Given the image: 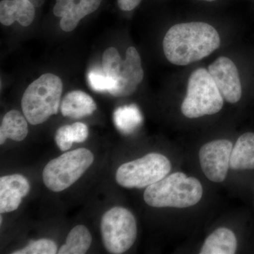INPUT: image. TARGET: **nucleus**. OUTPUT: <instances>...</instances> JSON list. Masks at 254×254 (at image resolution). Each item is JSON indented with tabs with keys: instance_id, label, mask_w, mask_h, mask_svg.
<instances>
[{
	"instance_id": "23",
	"label": "nucleus",
	"mask_w": 254,
	"mask_h": 254,
	"mask_svg": "<svg viewBox=\"0 0 254 254\" xmlns=\"http://www.w3.org/2000/svg\"><path fill=\"white\" fill-rule=\"evenodd\" d=\"M55 140L60 150L65 151L70 149L73 143H74L71 135V125L60 127L55 134Z\"/></svg>"
},
{
	"instance_id": "2",
	"label": "nucleus",
	"mask_w": 254,
	"mask_h": 254,
	"mask_svg": "<svg viewBox=\"0 0 254 254\" xmlns=\"http://www.w3.org/2000/svg\"><path fill=\"white\" fill-rule=\"evenodd\" d=\"M203 193L199 180L177 172L147 187L143 198L153 208H187L199 203Z\"/></svg>"
},
{
	"instance_id": "18",
	"label": "nucleus",
	"mask_w": 254,
	"mask_h": 254,
	"mask_svg": "<svg viewBox=\"0 0 254 254\" xmlns=\"http://www.w3.org/2000/svg\"><path fill=\"white\" fill-rule=\"evenodd\" d=\"M92 243L91 234L84 225L73 227L66 237V244L58 251L59 254H84Z\"/></svg>"
},
{
	"instance_id": "6",
	"label": "nucleus",
	"mask_w": 254,
	"mask_h": 254,
	"mask_svg": "<svg viewBox=\"0 0 254 254\" xmlns=\"http://www.w3.org/2000/svg\"><path fill=\"white\" fill-rule=\"evenodd\" d=\"M171 169V162L166 156L151 153L123 164L115 177L117 182L124 188H147L168 175Z\"/></svg>"
},
{
	"instance_id": "19",
	"label": "nucleus",
	"mask_w": 254,
	"mask_h": 254,
	"mask_svg": "<svg viewBox=\"0 0 254 254\" xmlns=\"http://www.w3.org/2000/svg\"><path fill=\"white\" fill-rule=\"evenodd\" d=\"M115 126L123 133L133 131L142 121L139 110L135 105L120 107L114 113Z\"/></svg>"
},
{
	"instance_id": "14",
	"label": "nucleus",
	"mask_w": 254,
	"mask_h": 254,
	"mask_svg": "<svg viewBox=\"0 0 254 254\" xmlns=\"http://www.w3.org/2000/svg\"><path fill=\"white\" fill-rule=\"evenodd\" d=\"M238 248L235 232L227 227H219L204 241L200 254H234Z\"/></svg>"
},
{
	"instance_id": "1",
	"label": "nucleus",
	"mask_w": 254,
	"mask_h": 254,
	"mask_svg": "<svg viewBox=\"0 0 254 254\" xmlns=\"http://www.w3.org/2000/svg\"><path fill=\"white\" fill-rule=\"evenodd\" d=\"M220 46L218 32L204 22L175 25L167 32L163 42L167 60L177 66H186L204 59Z\"/></svg>"
},
{
	"instance_id": "27",
	"label": "nucleus",
	"mask_w": 254,
	"mask_h": 254,
	"mask_svg": "<svg viewBox=\"0 0 254 254\" xmlns=\"http://www.w3.org/2000/svg\"><path fill=\"white\" fill-rule=\"evenodd\" d=\"M30 1H31L32 4L34 5L35 7L37 8V9H39L44 4L46 0H30Z\"/></svg>"
},
{
	"instance_id": "7",
	"label": "nucleus",
	"mask_w": 254,
	"mask_h": 254,
	"mask_svg": "<svg viewBox=\"0 0 254 254\" xmlns=\"http://www.w3.org/2000/svg\"><path fill=\"white\" fill-rule=\"evenodd\" d=\"M100 232L103 245L109 253H125L136 240L138 230L136 218L128 209L114 207L103 215Z\"/></svg>"
},
{
	"instance_id": "10",
	"label": "nucleus",
	"mask_w": 254,
	"mask_h": 254,
	"mask_svg": "<svg viewBox=\"0 0 254 254\" xmlns=\"http://www.w3.org/2000/svg\"><path fill=\"white\" fill-rule=\"evenodd\" d=\"M144 77L141 57L136 48L130 47L123 60L120 75L115 88L110 94L115 97H126L136 91Z\"/></svg>"
},
{
	"instance_id": "11",
	"label": "nucleus",
	"mask_w": 254,
	"mask_h": 254,
	"mask_svg": "<svg viewBox=\"0 0 254 254\" xmlns=\"http://www.w3.org/2000/svg\"><path fill=\"white\" fill-rule=\"evenodd\" d=\"M31 190L26 177L19 174L6 175L0 178V213H6L17 210L23 197Z\"/></svg>"
},
{
	"instance_id": "4",
	"label": "nucleus",
	"mask_w": 254,
	"mask_h": 254,
	"mask_svg": "<svg viewBox=\"0 0 254 254\" xmlns=\"http://www.w3.org/2000/svg\"><path fill=\"white\" fill-rule=\"evenodd\" d=\"M223 105V97L208 70L200 68L190 73L181 105L184 116L195 119L215 115Z\"/></svg>"
},
{
	"instance_id": "24",
	"label": "nucleus",
	"mask_w": 254,
	"mask_h": 254,
	"mask_svg": "<svg viewBox=\"0 0 254 254\" xmlns=\"http://www.w3.org/2000/svg\"><path fill=\"white\" fill-rule=\"evenodd\" d=\"M71 132L73 141L75 143H83L88 138V128L85 124L73 123L71 125Z\"/></svg>"
},
{
	"instance_id": "20",
	"label": "nucleus",
	"mask_w": 254,
	"mask_h": 254,
	"mask_svg": "<svg viewBox=\"0 0 254 254\" xmlns=\"http://www.w3.org/2000/svg\"><path fill=\"white\" fill-rule=\"evenodd\" d=\"M122 60L118 50L113 47L108 48L103 55V71L107 76L117 82L120 75Z\"/></svg>"
},
{
	"instance_id": "17",
	"label": "nucleus",
	"mask_w": 254,
	"mask_h": 254,
	"mask_svg": "<svg viewBox=\"0 0 254 254\" xmlns=\"http://www.w3.org/2000/svg\"><path fill=\"white\" fill-rule=\"evenodd\" d=\"M103 1L104 0H76L72 8L60 20V27L65 32L73 31L82 18L96 11Z\"/></svg>"
},
{
	"instance_id": "9",
	"label": "nucleus",
	"mask_w": 254,
	"mask_h": 254,
	"mask_svg": "<svg viewBox=\"0 0 254 254\" xmlns=\"http://www.w3.org/2000/svg\"><path fill=\"white\" fill-rule=\"evenodd\" d=\"M208 71L224 100L231 104L238 103L242 96V87L240 73L233 61L227 57H220L209 65Z\"/></svg>"
},
{
	"instance_id": "22",
	"label": "nucleus",
	"mask_w": 254,
	"mask_h": 254,
	"mask_svg": "<svg viewBox=\"0 0 254 254\" xmlns=\"http://www.w3.org/2000/svg\"><path fill=\"white\" fill-rule=\"evenodd\" d=\"M88 80L92 89L101 93H110L116 85V82L113 78H110L98 69L90 71L88 74Z\"/></svg>"
},
{
	"instance_id": "25",
	"label": "nucleus",
	"mask_w": 254,
	"mask_h": 254,
	"mask_svg": "<svg viewBox=\"0 0 254 254\" xmlns=\"http://www.w3.org/2000/svg\"><path fill=\"white\" fill-rule=\"evenodd\" d=\"M76 0H55L53 13L57 17L63 18L72 8Z\"/></svg>"
},
{
	"instance_id": "15",
	"label": "nucleus",
	"mask_w": 254,
	"mask_h": 254,
	"mask_svg": "<svg viewBox=\"0 0 254 254\" xmlns=\"http://www.w3.org/2000/svg\"><path fill=\"white\" fill-rule=\"evenodd\" d=\"M60 109L64 117L80 119L94 113L97 105L93 98L85 92L74 91L65 95Z\"/></svg>"
},
{
	"instance_id": "13",
	"label": "nucleus",
	"mask_w": 254,
	"mask_h": 254,
	"mask_svg": "<svg viewBox=\"0 0 254 254\" xmlns=\"http://www.w3.org/2000/svg\"><path fill=\"white\" fill-rule=\"evenodd\" d=\"M230 166L235 171H254V132L239 137L232 148Z\"/></svg>"
},
{
	"instance_id": "16",
	"label": "nucleus",
	"mask_w": 254,
	"mask_h": 254,
	"mask_svg": "<svg viewBox=\"0 0 254 254\" xmlns=\"http://www.w3.org/2000/svg\"><path fill=\"white\" fill-rule=\"evenodd\" d=\"M28 120L18 110L8 112L3 118L0 127V144H4L6 139L22 141L28 133Z\"/></svg>"
},
{
	"instance_id": "8",
	"label": "nucleus",
	"mask_w": 254,
	"mask_h": 254,
	"mask_svg": "<svg viewBox=\"0 0 254 254\" xmlns=\"http://www.w3.org/2000/svg\"><path fill=\"white\" fill-rule=\"evenodd\" d=\"M233 143L227 139L213 140L200 148L198 158L200 168L210 181L221 183L230 169Z\"/></svg>"
},
{
	"instance_id": "3",
	"label": "nucleus",
	"mask_w": 254,
	"mask_h": 254,
	"mask_svg": "<svg viewBox=\"0 0 254 254\" xmlns=\"http://www.w3.org/2000/svg\"><path fill=\"white\" fill-rule=\"evenodd\" d=\"M63 83L53 73H44L32 82L23 93L21 108L32 125L44 123L59 111Z\"/></svg>"
},
{
	"instance_id": "28",
	"label": "nucleus",
	"mask_w": 254,
	"mask_h": 254,
	"mask_svg": "<svg viewBox=\"0 0 254 254\" xmlns=\"http://www.w3.org/2000/svg\"><path fill=\"white\" fill-rule=\"evenodd\" d=\"M200 1H207V2H213V1H217V0H200Z\"/></svg>"
},
{
	"instance_id": "26",
	"label": "nucleus",
	"mask_w": 254,
	"mask_h": 254,
	"mask_svg": "<svg viewBox=\"0 0 254 254\" xmlns=\"http://www.w3.org/2000/svg\"><path fill=\"white\" fill-rule=\"evenodd\" d=\"M142 0H117L119 9L123 11H133L139 6Z\"/></svg>"
},
{
	"instance_id": "5",
	"label": "nucleus",
	"mask_w": 254,
	"mask_h": 254,
	"mask_svg": "<svg viewBox=\"0 0 254 254\" xmlns=\"http://www.w3.org/2000/svg\"><path fill=\"white\" fill-rule=\"evenodd\" d=\"M94 161V155L86 148L71 150L50 160L43 171V180L52 191L66 190L79 180Z\"/></svg>"
},
{
	"instance_id": "21",
	"label": "nucleus",
	"mask_w": 254,
	"mask_h": 254,
	"mask_svg": "<svg viewBox=\"0 0 254 254\" xmlns=\"http://www.w3.org/2000/svg\"><path fill=\"white\" fill-rule=\"evenodd\" d=\"M58 246L54 241L48 239L34 241L27 247L15 251L13 254H55L58 253Z\"/></svg>"
},
{
	"instance_id": "12",
	"label": "nucleus",
	"mask_w": 254,
	"mask_h": 254,
	"mask_svg": "<svg viewBox=\"0 0 254 254\" xmlns=\"http://www.w3.org/2000/svg\"><path fill=\"white\" fill-rule=\"evenodd\" d=\"M36 9L30 0H1L0 22L9 26L18 21L26 27L33 23Z\"/></svg>"
}]
</instances>
